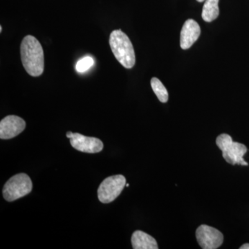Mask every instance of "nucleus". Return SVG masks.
I'll return each mask as SVG.
<instances>
[{"mask_svg":"<svg viewBox=\"0 0 249 249\" xmlns=\"http://www.w3.org/2000/svg\"><path fill=\"white\" fill-rule=\"evenodd\" d=\"M21 60L26 71L31 76H40L45 68L42 45L34 36H27L20 46Z\"/></svg>","mask_w":249,"mask_h":249,"instance_id":"f257e3e1","label":"nucleus"},{"mask_svg":"<svg viewBox=\"0 0 249 249\" xmlns=\"http://www.w3.org/2000/svg\"><path fill=\"white\" fill-rule=\"evenodd\" d=\"M109 45L118 61L126 69H132L136 62L132 42L121 29L113 31L109 36Z\"/></svg>","mask_w":249,"mask_h":249,"instance_id":"f03ea898","label":"nucleus"},{"mask_svg":"<svg viewBox=\"0 0 249 249\" xmlns=\"http://www.w3.org/2000/svg\"><path fill=\"white\" fill-rule=\"evenodd\" d=\"M217 147L222 150L223 158L232 165H248L244 160V155L247 152V147L240 142H234L231 137L227 134H222L216 139Z\"/></svg>","mask_w":249,"mask_h":249,"instance_id":"7ed1b4c3","label":"nucleus"},{"mask_svg":"<svg viewBox=\"0 0 249 249\" xmlns=\"http://www.w3.org/2000/svg\"><path fill=\"white\" fill-rule=\"evenodd\" d=\"M32 181L27 174H18L5 183L3 196L6 201H14L27 196L32 191Z\"/></svg>","mask_w":249,"mask_h":249,"instance_id":"20e7f679","label":"nucleus"},{"mask_svg":"<svg viewBox=\"0 0 249 249\" xmlns=\"http://www.w3.org/2000/svg\"><path fill=\"white\" fill-rule=\"evenodd\" d=\"M125 186L126 178L124 175L109 177L101 183L98 188V199L103 204L112 202L120 196Z\"/></svg>","mask_w":249,"mask_h":249,"instance_id":"39448f33","label":"nucleus"},{"mask_svg":"<svg viewBox=\"0 0 249 249\" xmlns=\"http://www.w3.org/2000/svg\"><path fill=\"white\" fill-rule=\"evenodd\" d=\"M196 238L203 249H218L224 242V235L222 232L205 224L199 226L196 229Z\"/></svg>","mask_w":249,"mask_h":249,"instance_id":"423d86ee","label":"nucleus"},{"mask_svg":"<svg viewBox=\"0 0 249 249\" xmlns=\"http://www.w3.org/2000/svg\"><path fill=\"white\" fill-rule=\"evenodd\" d=\"M67 138L70 139L71 146L76 150L86 153H98L102 151L103 142L95 137H86L79 133L67 132Z\"/></svg>","mask_w":249,"mask_h":249,"instance_id":"0eeeda50","label":"nucleus"},{"mask_svg":"<svg viewBox=\"0 0 249 249\" xmlns=\"http://www.w3.org/2000/svg\"><path fill=\"white\" fill-rule=\"evenodd\" d=\"M25 127V121L22 118L15 115L6 116L0 122V138H14L22 132Z\"/></svg>","mask_w":249,"mask_h":249,"instance_id":"6e6552de","label":"nucleus"},{"mask_svg":"<svg viewBox=\"0 0 249 249\" xmlns=\"http://www.w3.org/2000/svg\"><path fill=\"white\" fill-rule=\"evenodd\" d=\"M201 34L199 24L194 19H189L185 22L180 35V46L181 49L191 48L197 40Z\"/></svg>","mask_w":249,"mask_h":249,"instance_id":"1a4fd4ad","label":"nucleus"},{"mask_svg":"<svg viewBox=\"0 0 249 249\" xmlns=\"http://www.w3.org/2000/svg\"><path fill=\"white\" fill-rule=\"evenodd\" d=\"M132 248L134 249H158L157 241L151 235L142 231H136L132 234Z\"/></svg>","mask_w":249,"mask_h":249,"instance_id":"9d476101","label":"nucleus"},{"mask_svg":"<svg viewBox=\"0 0 249 249\" xmlns=\"http://www.w3.org/2000/svg\"><path fill=\"white\" fill-rule=\"evenodd\" d=\"M219 0H206L203 6L201 17L205 22H211L217 19L219 14Z\"/></svg>","mask_w":249,"mask_h":249,"instance_id":"9b49d317","label":"nucleus"},{"mask_svg":"<svg viewBox=\"0 0 249 249\" xmlns=\"http://www.w3.org/2000/svg\"><path fill=\"white\" fill-rule=\"evenodd\" d=\"M151 87L156 96L161 103H167L168 101V92L163 83L157 78L151 79Z\"/></svg>","mask_w":249,"mask_h":249,"instance_id":"f8f14e48","label":"nucleus"},{"mask_svg":"<svg viewBox=\"0 0 249 249\" xmlns=\"http://www.w3.org/2000/svg\"><path fill=\"white\" fill-rule=\"evenodd\" d=\"M93 59L90 56L84 57V58L80 59L79 61L77 62L76 65V71L79 73H83L89 70L93 65Z\"/></svg>","mask_w":249,"mask_h":249,"instance_id":"ddd939ff","label":"nucleus"},{"mask_svg":"<svg viewBox=\"0 0 249 249\" xmlns=\"http://www.w3.org/2000/svg\"><path fill=\"white\" fill-rule=\"evenodd\" d=\"M240 249H249V244H245V245L241 246Z\"/></svg>","mask_w":249,"mask_h":249,"instance_id":"4468645a","label":"nucleus"},{"mask_svg":"<svg viewBox=\"0 0 249 249\" xmlns=\"http://www.w3.org/2000/svg\"><path fill=\"white\" fill-rule=\"evenodd\" d=\"M196 1H199V2H203V1H206V0H196Z\"/></svg>","mask_w":249,"mask_h":249,"instance_id":"2eb2a0df","label":"nucleus"},{"mask_svg":"<svg viewBox=\"0 0 249 249\" xmlns=\"http://www.w3.org/2000/svg\"><path fill=\"white\" fill-rule=\"evenodd\" d=\"M1 31H2V27H1H1H0V32L1 33Z\"/></svg>","mask_w":249,"mask_h":249,"instance_id":"dca6fc26","label":"nucleus"},{"mask_svg":"<svg viewBox=\"0 0 249 249\" xmlns=\"http://www.w3.org/2000/svg\"><path fill=\"white\" fill-rule=\"evenodd\" d=\"M126 187H129V184L128 183H126Z\"/></svg>","mask_w":249,"mask_h":249,"instance_id":"f3484780","label":"nucleus"}]
</instances>
